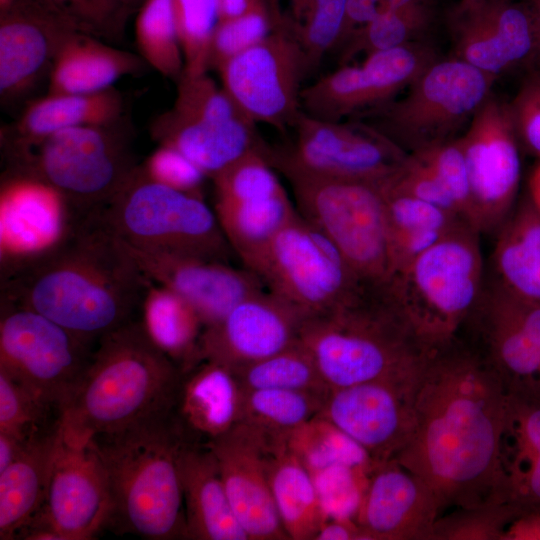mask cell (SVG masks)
<instances>
[{
	"mask_svg": "<svg viewBox=\"0 0 540 540\" xmlns=\"http://www.w3.org/2000/svg\"><path fill=\"white\" fill-rule=\"evenodd\" d=\"M412 409L411 436L394 460L431 487L442 514L509 503L508 394L471 343L458 336L429 350L413 379Z\"/></svg>",
	"mask_w": 540,
	"mask_h": 540,
	"instance_id": "obj_1",
	"label": "cell"
},
{
	"mask_svg": "<svg viewBox=\"0 0 540 540\" xmlns=\"http://www.w3.org/2000/svg\"><path fill=\"white\" fill-rule=\"evenodd\" d=\"M149 282L96 213L74 220L50 246L16 262L1 300L93 343L133 320Z\"/></svg>",
	"mask_w": 540,
	"mask_h": 540,
	"instance_id": "obj_2",
	"label": "cell"
},
{
	"mask_svg": "<svg viewBox=\"0 0 540 540\" xmlns=\"http://www.w3.org/2000/svg\"><path fill=\"white\" fill-rule=\"evenodd\" d=\"M59 408L62 436L94 441L170 410L181 374L130 321L105 334Z\"/></svg>",
	"mask_w": 540,
	"mask_h": 540,
	"instance_id": "obj_3",
	"label": "cell"
},
{
	"mask_svg": "<svg viewBox=\"0 0 540 540\" xmlns=\"http://www.w3.org/2000/svg\"><path fill=\"white\" fill-rule=\"evenodd\" d=\"M94 442L110 490L108 527L148 540L188 539L181 475L188 441L170 410Z\"/></svg>",
	"mask_w": 540,
	"mask_h": 540,
	"instance_id": "obj_4",
	"label": "cell"
},
{
	"mask_svg": "<svg viewBox=\"0 0 540 540\" xmlns=\"http://www.w3.org/2000/svg\"><path fill=\"white\" fill-rule=\"evenodd\" d=\"M299 341L329 389L410 375L430 350L383 292L372 289L332 312L305 319Z\"/></svg>",
	"mask_w": 540,
	"mask_h": 540,
	"instance_id": "obj_5",
	"label": "cell"
},
{
	"mask_svg": "<svg viewBox=\"0 0 540 540\" xmlns=\"http://www.w3.org/2000/svg\"><path fill=\"white\" fill-rule=\"evenodd\" d=\"M479 235L462 223L382 290L427 348L458 337L481 298L485 284Z\"/></svg>",
	"mask_w": 540,
	"mask_h": 540,
	"instance_id": "obj_6",
	"label": "cell"
},
{
	"mask_svg": "<svg viewBox=\"0 0 540 540\" xmlns=\"http://www.w3.org/2000/svg\"><path fill=\"white\" fill-rule=\"evenodd\" d=\"M118 122L64 129L11 150V174L54 188L74 219L99 213L137 168Z\"/></svg>",
	"mask_w": 540,
	"mask_h": 540,
	"instance_id": "obj_7",
	"label": "cell"
},
{
	"mask_svg": "<svg viewBox=\"0 0 540 540\" xmlns=\"http://www.w3.org/2000/svg\"><path fill=\"white\" fill-rule=\"evenodd\" d=\"M495 79L460 59H436L405 96L353 119L405 153H415L458 138L491 94Z\"/></svg>",
	"mask_w": 540,
	"mask_h": 540,
	"instance_id": "obj_8",
	"label": "cell"
},
{
	"mask_svg": "<svg viewBox=\"0 0 540 540\" xmlns=\"http://www.w3.org/2000/svg\"><path fill=\"white\" fill-rule=\"evenodd\" d=\"M122 242L141 249L230 262V247L203 198L150 180L140 166L98 213Z\"/></svg>",
	"mask_w": 540,
	"mask_h": 540,
	"instance_id": "obj_9",
	"label": "cell"
},
{
	"mask_svg": "<svg viewBox=\"0 0 540 540\" xmlns=\"http://www.w3.org/2000/svg\"><path fill=\"white\" fill-rule=\"evenodd\" d=\"M297 211L339 250L368 288L391 278L385 205L379 182L288 178Z\"/></svg>",
	"mask_w": 540,
	"mask_h": 540,
	"instance_id": "obj_10",
	"label": "cell"
},
{
	"mask_svg": "<svg viewBox=\"0 0 540 540\" xmlns=\"http://www.w3.org/2000/svg\"><path fill=\"white\" fill-rule=\"evenodd\" d=\"M266 290L308 319L358 298L366 287L339 250L298 211L252 270Z\"/></svg>",
	"mask_w": 540,
	"mask_h": 540,
	"instance_id": "obj_11",
	"label": "cell"
},
{
	"mask_svg": "<svg viewBox=\"0 0 540 540\" xmlns=\"http://www.w3.org/2000/svg\"><path fill=\"white\" fill-rule=\"evenodd\" d=\"M176 82L172 108L151 126L159 145L178 150L210 179L244 155L267 150L257 124L207 73H183Z\"/></svg>",
	"mask_w": 540,
	"mask_h": 540,
	"instance_id": "obj_12",
	"label": "cell"
},
{
	"mask_svg": "<svg viewBox=\"0 0 540 540\" xmlns=\"http://www.w3.org/2000/svg\"><path fill=\"white\" fill-rule=\"evenodd\" d=\"M281 148L268 158L285 177L381 182L404 162L407 153L359 120L328 121L301 111Z\"/></svg>",
	"mask_w": 540,
	"mask_h": 540,
	"instance_id": "obj_13",
	"label": "cell"
},
{
	"mask_svg": "<svg viewBox=\"0 0 540 540\" xmlns=\"http://www.w3.org/2000/svg\"><path fill=\"white\" fill-rule=\"evenodd\" d=\"M90 345L46 316L1 300L0 371L58 412L91 356Z\"/></svg>",
	"mask_w": 540,
	"mask_h": 540,
	"instance_id": "obj_14",
	"label": "cell"
},
{
	"mask_svg": "<svg viewBox=\"0 0 540 540\" xmlns=\"http://www.w3.org/2000/svg\"><path fill=\"white\" fill-rule=\"evenodd\" d=\"M110 514L107 474L95 442L59 432L44 504L17 539H94L108 527Z\"/></svg>",
	"mask_w": 540,
	"mask_h": 540,
	"instance_id": "obj_15",
	"label": "cell"
},
{
	"mask_svg": "<svg viewBox=\"0 0 540 540\" xmlns=\"http://www.w3.org/2000/svg\"><path fill=\"white\" fill-rule=\"evenodd\" d=\"M217 72L223 89L250 120L286 131L302 111L303 80L311 71L300 45L274 26Z\"/></svg>",
	"mask_w": 540,
	"mask_h": 540,
	"instance_id": "obj_16",
	"label": "cell"
},
{
	"mask_svg": "<svg viewBox=\"0 0 540 540\" xmlns=\"http://www.w3.org/2000/svg\"><path fill=\"white\" fill-rule=\"evenodd\" d=\"M458 141L470 188L468 222L480 234L499 230L512 212L521 176L508 105L490 94Z\"/></svg>",
	"mask_w": 540,
	"mask_h": 540,
	"instance_id": "obj_17",
	"label": "cell"
},
{
	"mask_svg": "<svg viewBox=\"0 0 540 540\" xmlns=\"http://www.w3.org/2000/svg\"><path fill=\"white\" fill-rule=\"evenodd\" d=\"M464 329L472 330L470 343L508 395L540 399V304L515 297L492 281Z\"/></svg>",
	"mask_w": 540,
	"mask_h": 540,
	"instance_id": "obj_18",
	"label": "cell"
},
{
	"mask_svg": "<svg viewBox=\"0 0 540 540\" xmlns=\"http://www.w3.org/2000/svg\"><path fill=\"white\" fill-rule=\"evenodd\" d=\"M436 59L422 40L369 54L359 65H341L304 86L301 110L328 121L354 118L395 99Z\"/></svg>",
	"mask_w": 540,
	"mask_h": 540,
	"instance_id": "obj_19",
	"label": "cell"
},
{
	"mask_svg": "<svg viewBox=\"0 0 540 540\" xmlns=\"http://www.w3.org/2000/svg\"><path fill=\"white\" fill-rule=\"evenodd\" d=\"M448 26L454 58L494 77L537 61L535 23L525 0H461Z\"/></svg>",
	"mask_w": 540,
	"mask_h": 540,
	"instance_id": "obj_20",
	"label": "cell"
},
{
	"mask_svg": "<svg viewBox=\"0 0 540 540\" xmlns=\"http://www.w3.org/2000/svg\"><path fill=\"white\" fill-rule=\"evenodd\" d=\"M417 370L330 389L321 416L363 447L374 464L392 460L413 430L412 384Z\"/></svg>",
	"mask_w": 540,
	"mask_h": 540,
	"instance_id": "obj_21",
	"label": "cell"
},
{
	"mask_svg": "<svg viewBox=\"0 0 540 540\" xmlns=\"http://www.w3.org/2000/svg\"><path fill=\"white\" fill-rule=\"evenodd\" d=\"M78 31L85 32L51 0H9L0 6L1 99L24 95L50 73L60 48Z\"/></svg>",
	"mask_w": 540,
	"mask_h": 540,
	"instance_id": "obj_22",
	"label": "cell"
},
{
	"mask_svg": "<svg viewBox=\"0 0 540 540\" xmlns=\"http://www.w3.org/2000/svg\"><path fill=\"white\" fill-rule=\"evenodd\" d=\"M120 245L150 281L174 291L197 311L205 327L221 320L235 305L265 289L246 267L193 255Z\"/></svg>",
	"mask_w": 540,
	"mask_h": 540,
	"instance_id": "obj_23",
	"label": "cell"
},
{
	"mask_svg": "<svg viewBox=\"0 0 540 540\" xmlns=\"http://www.w3.org/2000/svg\"><path fill=\"white\" fill-rule=\"evenodd\" d=\"M205 445L217 460L234 514L249 540H289L268 480L266 432L240 421Z\"/></svg>",
	"mask_w": 540,
	"mask_h": 540,
	"instance_id": "obj_24",
	"label": "cell"
},
{
	"mask_svg": "<svg viewBox=\"0 0 540 540\" xmlns=\"http://www.w3.org/2000/svg\"><path fill=\"white\" fill-rule=\"evenodd\" d=\"M303 321L293 307L264 289L205 327L201 359L232 369L261 360L297 342Z\"/></svg>",
	"mask_w": 540,
	"mask_h": 540,
	"instance_id": "obj_25",
	"label": "cell"
},
{
	"mask_svg": "<svg viewBox=\"0 0 540 540\" xmlns=\"http://www.w3.org/2000/svg\"><path fill=\"white\" fill-rule=\"evenodd\" d=\"M441 514L431 487L392 459L374 464L356 522L367 540H433Z\"/></svg>",
	"mask_w": 540,
	"mask_h": 540,
	"instance_id": "obj_26",
	"label": "cell"
},
{
	"mask_svg": "<svg viewBox=\"0 0 540 540\" xmlns=\"http://www.w3.org/2000/svg\"><path fill=\"white\" fill-rule=\"evenodd\" d=\"M243 389L232 368L203 358L181 371L170 414L189 443L207 444L242 419Z\"/></svg>",
	"mask_w": 540,
	"mask_h": 540,
	"instance_id": "obj_27",
	"label": "cell"
},
{
	"mask_svg": "<svg viewBox=\"0 0 540 540\" xmlns=\"http://www.w3.org/2000/svg\"><path fill=\"white\" fill-rule=\"evenodd\" d=\"M181 475L188 539L249 540L234 514L217 460L208 446L185 445Z\"/></svg>",
	"mask_w": 540,
	"mask_h": 540,
	"instance_id": "obj_28",
	"label": "cell"
},
{
	"mask_svg": "<svg viewBox=\"0 0 540 540\" xmlns=\"http://www.w3.org/2000/svg\"><path fill=\"white\" fill-rule=\"evenodd\" d=\"M266 432L272 496L289 540H314L324 521L311 472L289 443L290 433Z\"/></svg>",
	"mask_w": 540,
	"mask_h": 540,
	"instance_id": "obj_29",
	"label": "cell"
},
{
	"mask_svg": "<svg viewBox=\"0 0 540 540\" xmlns=\"http://www.w3.org/2000/svg\"><path fill=\"white\" fill-rule=\"evenodd\" d=\"M59 421L36 435L0 472V539H17L42 508L59 438Z\"/></svg>",
	"mask_w": 540,
	"mask_h": 540,
	"instance_id": "obj_30",
	"label": "cell"
},
{
	"mask_svg": "<svg viewBox=\"0 0 540 540\" xmlns=\"http://www.w3.org/2000/svg\"><path fill=\"white\" fill-rule=\"evenodd\" d=\"M145 61L135 54L78 31L60 48L49 73V94H95L112 88L119 78L136 74Z\"/></svg>",
	"mask_w": 540,
	"mask_h": 540,
	"instance_id": "obj_31",
	"label": "cell"
},
{
	"mask_svg": "<svg viewBox=\"0 0 540 540\" xmlns=\"http://www.w3.org/2000/svg\"><path fill=\"white\" fill-rule=\"evenodd\" d=\"M379 185L385 205L391 278L466 222L454 212L392 190L381 182Z\"/></svg>",
	"mask_w": 540,
	"mask_h": 540,
	"instance_id": "obj_32",
	"label": "cell"
},
{
	"mask_svg": "<svg viewBox=\"0 0 540 540\" xmlns=\"http://www.w3.org/2000/svg\"><path fill=\"white\" fill-rule=\"evenodd\" d=\"M122 112V96L113 87L95 94L48 93L24 110L10 151L33 145L64 129L116 123Z\"/></svg>",
	"mask_w": 540,
	"mask_h": 540,
	"instance_id": "obj_33",
	"label": "cell"
},
{
	"mask_svg": "<svg viewBox=\"0 0 540 540\" xmlns=\"http://www.w3.org/2000/svg\"><path fill=\"white\" fill-rule=\"evenodd\" d=\"M497 285L540 304V212L524 200L499 229L492 253Z\"/></svg>",
	"mask_w": 540,
	"mask_h": 540,
	"instance_id": "obj_34",
	"label": "cell"
},
{
	"mask_svg": "<svg viewBox=\"0 0 540 540\" xmlns=\"http://www.w3.org/2000/svg\"><path fill=\"white\" fill-rule=\"evenodd\" d=\"M213 209L234 254L251 271L297 213L286 190L236 201H214Z\"/></svg>",
	"mask_w": 540,
	"mask_h": 540,
	"instance_id": "obj_35",
	"label": "cell"
},
{
	"mask_svg": "<svg viewBox=\"0 0 540 540\" xmlns=\"http://www.w3.org/2000/svg\"><path fill=\"white\" fill-rule=\"evenodd\" d=\"M139 310V322L149 339L181 371L201 360V339L205 325L183 297L150 281Z\"/></svg>",
	"mask_w": 540,
	"mask_h": 540,
	"instance_id": "obj_36",
	"label": "cell"
},
{
	"mask_svg": "<svg viewBox=\"0 0 540 540\" xmlns=\"http://www.w3.org/2000/svg\"><path fill=\"white\" fill-rule=\"evenodd\" d=\"M274 26L289 34L306 55L310 71L335 50L347 0H266Z\"/></svg>",
	"mask_w": 540,
	"mask_h": 540,
	"instance_id": "obj_37",
	"label": "cell"
},
{
	"mask_svg": "<svg viewBox=\"0 0 540 540\" xmlns=\"http://www.w3.org/2000/svg\"><path fill=\"white\" fill-rule=\"evenodd\" d=\"M328 392L329 390H243L241 421L272 433H291L321 415Z\"/></svg>",
	"mask_w": 540,
	"mask_h": 540,
	"instance_id": "obj_38",
	"label": "cell"
},
{
	"mask_svg": "<svg viewBox=\"0 0 540 540\" xmlns=\"http://www.w3.org/2000/svg\"><path fill=\"white\" fill-rule=\"evenodd\" d=\"M432 22L430 7L424 2L399 9H386L356 30L339 50L341 65L355 57L421 41Z\"/></svg>",
	"mask_w": 540,
	"mask_h": 540,
	"instance_id": "obj_39",
	"label": "cell"
},
{
	"mask_svg": "<svg viewBox=\"0 0 540 540\" xmlns=\"http://www.w3.org/2000/svg\"><path fill=\"white\" fill-rule=\"evenodd\" d=\"M141 58L162 76L177 81L185 63L173 0H144L135 21Z\"/></svg>",
	"mask_w": 540,
	"mask_h": 540,
	"instance_id": "obj_40",
	"label": "cell"
},
{
	"mask_svg": "<svg viewBox=\"0 0 540 540\" xmlns=\"http://www.w3.org/2000/svg\"><path fill=\"white\" fill-rule=\"evenodd\" d=\"M244 391L293 389L328 391L317 366L299 341L261 360L233 369Z\"/></svg>",
	"mask_w": 540,
	"mask_h": 540,
	"instance_id": "obj_41",
	"label": "cell"
},
{
	"mask_svg": "<svg viewBox=\"0 0 540 540\" xmlns=\"http://www.w3.org/2000/svg\"><path fill=\"white\" fill-rule=\"evenodd\" d=\"M289 443L310 472L332 465L366 471L374 466L363 447L321 415L292 431Z\"/></svg>",
	"mask_w": 540,
	"mask_h": 540,
	"instance_id": "obj_42",
	"label": "cell"
},
{
	"mask_svg": "<svg viewBox=\"0 0 540 540\" xmlns=\"http://www.w3.org/2000/svg\"><path fill=\"white\" fill-rule=\"evenodd\" d=\"M184 74L207 73L209 47L220 20L219 0H173Z\"/></svg>",
	"mask_w": 540,
	"mask_h": 540,
	"instance_id": "obj_43",
	"label": "cell"
},
{
	"mask_svg": "<svg viewBox=\"0 0 540 540\" xmlns=\"http://www.w3.org/2000/svg\"><path fill=\"white\" fill-rule=\"evenodd\" d=\"M58 421V410L0 371V432L29 442Z\"/></svg>",
	"mask_w": 540,
	"mask_h": 540,
	"instance_id": "obj_44",
	"label": "cell"
},
{
	"mask_svg": "<svg viewBox=\"0 0 540 540\" xmlns=\"http://www.w3.org/2000/svg\"><path fill=\"white\" fill-rule=\"evenodd\" d=\"M273 28L266 0H256L242 14L220 20L211 38L208 67L217 71L231 58L265 39Z\"/></svg>",
	"mask_w": 540,
	"mask_h": 540,
	"instance_id": "obj_45",
	"label": "cell"
},
{
	"mask_svg": "<svg viewBox=\"0 0 540 540\" xmlns=\"http://www.w3.org/2000/svg\"><path fill=\"white\" fill-rule=\"evenodd\" d=\"M519 514L511 503L456 508L438 517L433 540H502L505 528Z\"/></svg>",
	"mask_w": 540,
	"mask_h": 540,
	"instance_id": "obj_46",
	"label": "cell"
},
{
	"mask_svg": "<svg viewBox=\"0 0 540 540\" xmlns=\"http://www.w3.org/2000/svg\"><path fill=\"white\" fill-rule=\"evenodd\" d=\"M370 472L347 465L311 472L324 520L356 521Z\"/></svg>",
	"mask_w": 540,
	"mask_h": 540,
	"instance_id": "obj_47",
	"label": "cell"
},
{
	"mask_svg": "<svg viewBox=\"0 0 540 540\" xmlns=\"http://www.w3.org/2000/svg\"><path fill=\"white\" fill-rule=\"evenodd\" d=\"M140 167L154 182L203 198L202 189L207 175L172 147L159 145Z\"/></svg>",
	"mask_w": 540,
	"mask_h": 540,
	"instance_id": "obj_48",
	"label": "cell"
},
{
	"mask_svg": "<svg viewBox=\"0 0 540 540\" xmlns=\"http://www.w3.org/2000/svg\"><path fill=\"white\" fill-rule=\"evenodd\" d=\"M540 455V399L508 395L503 457Z\"/></svg>",
	"mask_w": 540,
	"mask_h": 540,
	"instance_id": "obj_49",
	"label": "cell"
},
{
	"mask_svg": "<svg viewBox=\"0 0 540 540\" xmlns=\"http://www.w3.org/2000/svg\"><path fill=\"white\" fill-rule=\"evenodd\" d=\"M415 153L420 154L436 170L451 193L460 215L468 222L470 188L458 138Z\"/></svg>",
	"mask_w": 540,
	"mask_h": 540,
	"instance_id": "obj_50",
	"label": "cell"
},
{
	"mask_svg": "<svg viewBox=\"0 0 540 540\" xmlns=\"http://www.w3.org/2000/svg\"><path fill=\"white\" fill-rule=\"evenodd\" d=\"M507 105L518 140L540 158V69L526 75Z\"/></svg>",
	"mask_w": 540,
	"mask_h": 540,
	"instance_id": "obj_51",
	"label": "cell"
},
{
	"mask_svg": "<svg viewBox=\"0 0 540 540\" xmlns=\"http://www.w3.org/2000/svg\"><path fill=\"white\" fill-rule=\"evenodd\" d=\"M92 35H114L123 27L128 7L115 0H51Z\"/></svg>",
	"mask_w": 540,
	"mask_h": 540,
	"instance_id": "obj_52",
	"label": "cell"
},
{
	"mask_svg": "<svg viewBox=\"0 0 540 540\" xmlns=\"http://www.w3.org/2000/svg\"><path fill=\"white\" fill-rule=\"evenodd\" d=\"M508 476L509 503L520 513L540 512V455L504 459Z\"/></svg>",
	"mask_w": 540,
	"mask_h": 540,
	"instance_id": "obj_53",
	"label": "cell"
},
{
	"mask_svg": "<svg viewBox=\"0 0 540 540\" xmlns=\"http://www.w3.org/2000/svg\"><path fill=\"white\" fill-rule=\"evenodd\" d=\"M386 9L384 0H347L342 32L335 49H339L356 30Z\"/></svg>",
	"mask_w": 540,
	"mask_h": 540,
	"instance_id": "obj_54",
	"label": "cell"
},
{
	"mask_svg": "<svg viewBox=\"0 0 540 540\" xmlns=\"http://www.w3.org/2000/svg\"><path fill=\"white\" fill-rule=\"evenodd\" d=\"M314 540H367L366 534L354 520L326 519Z\"/></svg>",
	"mask_w": 540,
	"mask_h": 540,
	"instance_id": "obj_55",
	"label": "cell"
},
{
	"mask_svg": "<svg viewBox=\"0 0 540 540\" xmlns=\"http://www.w3.org/2000/svg\"><path fill=\"white\" fill-rule=\"evenodd\" d=\"M502 540H540V512L517 515L505 528Z\"/></svg>",
	"mask_w": 540,
	"mask_h": 540,
	"instance_id": "obj_56",
	"label": "cell"
},
{
	"mask_svg": "<svg viewBox=\"0 0 540 540\" xmlns=\"http://www.w3.org/2000/svg\"><path fill=\"white\" fill-rule=\"evenodd\" d=\"M29 442H25L14 435L0 432V472L20 455Z\"/></svg>",
	"mask_w": 540,
	"mask_h": 540,
	"instance_id": "obj_57",
	"label": "cell"
},
{
	"mask_svg": "<svg viewBox=\"0 0 540 540\" xmlns=\"http://www.w3.org/2000/svg\"><path fill=\"white\" fill-rule=\"evenodd\" d=\"M255 1L256 0H219L220 20L242 14L250 8Z\"/></svg>",
	"mask_w": 540,
	"mask_h": 540,
	"instance_id": "obj_58",
	"label": "cell"
},
{
	"mask_svg": "<svg viewBox=\"0 0 540 540\" xmlns=\"http://www.w3.org/2000/svg\"><path fill=\"white\" fill-rule=\"evenodd\" d=\"M529 200L540 212V162L529 178Z\"/></svg>",
	"mask_w": 540,
	"mask_h": 540,
	"instance_id": "obj_59",
	"label": "cell"
},
{
	"mask_svg": "<svg viewBox=\"0 0 540 540\" xmlns=\"http://www.w3.org/2000/svg\"><path fill=\"white\" fill-rule=\"evenodd\" d=\"M532 11L534 18L536 37H537V48H538V57L537 61L540 62V0H525Z\"/></svg>",
	"mask_w": 540,
	"mask_h": 540,
	"instance_id": "obj_60",
	"label": "cell"
},
{
	"mask_svg": "<svg viewBox=\"0 0 540 540\" xmlns=\"http://www.w3.org/2000/svg\"><path fill=\"white\" fill-rule=\"evenodd\" d=\"M387 9H399L407 6H411L424 0H384Z\"/></svg>",
	"mask_w": 540,
	"mask_h": 540,
	"instance_id": "obj_61",
	"label": "cell"
},
{
	"mask_svg": "<svg viewBox=\"0 0 540 540\" xmlns=\"http://www.w3.org/2000/svg\"><path fill=\"white\" fill-rule=\"evenodd\" d=\"M117 1L118 3L130 8L134 5H136L137 3L139 2H143L144 0H115Z\"/></svg>",
	"mask_w": 540,
	"mask_h": 540,
	"instance_id": "obj_62",
	"label": "cell"
},
{
	"mask_svg": "<svg viewBox=\"0 0 540 540\" xmlns=\"http://www.w3.org/2000/svg\"><path fill=\"white\" fill-rule=\"evenodd\" d=\"M9 0H0V6L5 5Z\"/></svg>",
	"mask_w": 540,
	"mask_h": 540,
	"instance_id": "obj_63",
	"label": "cell"
}]
</instances>
